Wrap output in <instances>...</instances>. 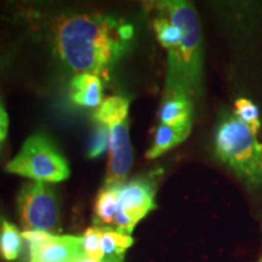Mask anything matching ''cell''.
I'll return each instance as SVG.
<instances>
[{
    "label": "cell",
    "mask_w": 262,
    "mask_h": 262,
    "mask_svg": "<svg viewBox=\"0 0 262 262\" xmlns=\"http://www.w3.org/2000/svg\"><path fill=\"white\" fill-rule=\"evenodd\" d=\"M133 35V26L113 16L71 14L57 19L54 44L61 60L78 74L103 75L120 60Z\"/></svg>",
    "instance_id": "6da1fadb"
},
{
    "label": "cell",
    "mask_w": 262,
    "mask_h": 262,
    "mask_svg": "<svg viewBox=\"0 0 262 262\" xmlns=\"http://www.w3.org/2000/svg\"><path fill=\"white\" fill-rule=\"evenodd\" d=\"M160 14L181 29V41L168 51L165 90L181 91L198 98L203 91V35L194 5L185 0H169L158 4Z\"/></svg>",
    "instance_id": "7a4b0ae2"
},
{
    "label": "cell",
    "mask_w": 262,
    "mask_h": 262,
    "mask_svg": "<svg viewBox=\"0 0 262 262\" xmlns=\"http://www.w3.org/2000/svg\"><path fill=\"white\" fill-rule=\"evenodd\" d=\"M258 133L233 113H226L214 135L217 159L249 187L262 185V142Z\"/></svg>",
    "instance_id": "3957f363"
},
{
    "label": "cell",
    "mask_w": 262,
    "mask_h": 262,
    "mask_svg": "<svg viewBox=\"0 0 262 262\" xmlns=\"http://www.w3.org/2000/svg\"><path fill=\"white\" fill-rule=\"evenodd\" d=\"M6 172L38 182H61L70 178V166L60 149L44 134H33L5 166Z\"/></svg>",
    "instance_id": "277c9868"
},
{
    "label": "cell",
    "mask_w": 262,
    "mask_h": 262,
    "mask_svg": "<svg viewBox=\"0 0 262 262\" xmlns=\"http://www.w3.org/2000/svg\"><path fill=\"white\" fill-rule=\"evenodd\" d=\"M17 212L25 231H61V206L58 198L48 183L33 181L21 187L17 195Z\"/></svg>",
    "instance_id": "5b68a950"
},
{
    "label": "cell",
    "mask_w": 262,
    "mask_h": 262,
    "mask_svg": "<svg viewBox=\"0 0 262 262\" xmlns=\"http://www.w3.org/2000/svg\"><path fill=\"white\" fill-rule=\"evenodd\" d=\"M156 187L150 179L139 178L119 188L118 210L113 227L124 234H131L135 226L156 208Z\"/></svg>",
    "instance_id": "8992f818"
},
{
    "label": "cell",
    "mask_w": 262,
    "mask_h": 262,
    "mask_svg": "<svg viewBox=\"0 0 262 262\" xmlns=\"http://www.w3.org/2000/svg\"><path fill=\"white\" fill-rule=\"evenodd\" d=\"M28 243L29 262H75L84 257L83 239L38 231H24Z\"/></svg>",
    "instance_id": "52a82bcc"
},
{
    "label": "cell",
    "mask_w": 262,
    "mask_h": 262,
    "mask_svg": "<svg viewBox=\"0 0 262 262\" xmlns=\"http://www.w3.org/2000/svg\"><path fill=\"white\" fill-rule=\"evenodd\" d=\"M110 157L104 185L122 186L133 165V147L127 120L110 127Z\"/></svg>",
    "instance_id": "ba28073f"
},
{
    "label": "cell",
    "mask_w": 262,
    "mask_h": 262,
    "mask_svg": "<svg viewBox=\"0 0 262 262\" xmlns=\"http://www.w3.org/2000/svg\"><path fill=\"white\" fill-rule=\"evenodd\" d=\"M193 98L181 91L164 90L159 108V122L164 125H192Z\"/></svg>",
    "instance_id": "9c48e42d"
},
{
    "label": "cell",
    "mask_w": 262,
    "mask_h": 262,
    "mask_svg": "<svg viewBox=\"0 0 262 262\" xmlns=\"http://www.w3.org/2000/svg\"><path fill=\"white\" fill-rule=\"evenodd\" d=\"M71 97L78 106L97 108L102 103V84L97 75L77 74L71 83Z\"/></svg>",
    "instance_id": "30bf717a"
},
{
    "label": "cell",
    "mask_w": 262,
    "mask_h": 262,
    "mask_svg": "<svg viewBox=\"0 0 262 262\" xmlns=\"http://www.w3.org/2000/svg\"><path fill=\"white\" fill-rule=\"evenodd\" d=\"M192 131V125L172 126L159 124L155 131L153 143L147 150V159H156L163 156L173 147L182 143L189 136Z\"/></svg>",
    "instance_id": "8fae6325"
},
{
    "label": "cell",
    "mask_w": 262,
    "mask_h": 262,
    "mask_svg": "<svg viewBox=\"0 0 262 262\" xmlns=\"http://www.w3.org/2000/svg\"><path fill=\"white\" fill-rule=\"evenodd\" d=\"M119 188L120 186L104 185L98 192L94 206V222L97 227L106 226V228H110V226L114 225L119 201Z\"/></svg>",
    "instance_id": "7c38bea8"
},
{
    "label": "cell",
    "mask_w": 262,
    "mask_h": 262,
    "mask_svg": "<svg viewBox=\"0 0 262 262\" xmlns=\"http://www.w3.org/2000/svg\"><path fill=\"white\" fill-rule=\"evenodd\" d=\"M129 100L122 96H111L104 98L102 103L96 108L93 114L94 120L108 127L126 120L129 112Z\"/></svg>",
    "instance_id": "4fadbf2b"
},
{
    "label": "cell",
    "mask_w": 262,
    "mask_h": 262,
    "mask_svg": "<svg viewBox=\"0 0 262 262\" xmlns=\"http://www.w3.org/2000/svg\"><path fill=\"white\" fill-rule=\"evenodd\" d=\"M134 243V239L129 234L120 233L112 228H104L101 238L103 261L123 262L124 254Z\"/></svg>",
    "instance_id": "5bb4252c"
},
{
    "label": "cell",
    "mask_w": 262,
    "mask_h": 262,
    "mask_svg": "<svg viewBox=\"0 0 262 262\" xmlns=\"http://www.w3.org/2000/svg\"><path fill=\"white\" fill-rule=\"evenodd\" d=\"M22 233L11 222L3 220L0 228V257L5 261H14L22 250Z\"/></svg>",
    "instance_id": "9a60e30c"
},
{
    "label": "cell",
    "mask_w": 262,
    "mask_h": 262,
    "mask_svg": "<svg viewBox=\"0 0 262 262\" xmlns=\"http://www.w3.org/2000/svg\"><path fill=\"white\" fill-rule=\"evenodd\" d=\"M153 29H155L157 39L160 42V45L166 50H173L178 48V45L181 41V29L179 26L172 24L170 19L158 12V16H156L153 19Z\"/></svg>",
    "instance_id": "2e32d148"
},
{
    "label": "cell",
    "mask_w": 262,
    "mask_h": 262,
    "mask_svg": "<svg viewBox=\"0 0 262 262\" xmlns=\"http://www.w3.org/2000/svg\"><path fill=\"white\" fill-rule=\"evenodd\" d=\"M110 127L103 124H95L88 141V158L95 159L102 156L110 148Z\"/></svg>",
    "instance_id": "e0dca14e"
},
{
    "label": "cell",
    "mask_w": 262,
    "mask_h": 262,
    "mask_svg": "<svg viewBox=\"0 0 262 262\" xmlns=\"http://www.w3.org/2000/svg\"><path fill=\"white\" fill-rule=\"evenodd\" d=\"M233 114L241 122L247 124V125L254 127L257 131L261 130L262 123L260 118V111H258L256 104L254 103V101L245 97H241L235 100Z\"/></svg>",
    "instance_id": "ac0fdd59"
},
{
    "label": "cell",
    "mask_w": 262,
    "mask_h": 262,
    "mask_svg": "<svg viewBox=\"0 0 262 262\" xmlns=\"http://www.w3.org/2000/svg\"><path fill=\"white\" fill-rule=\"evenodd\" d=\"M104 228L90 227L85 231L83 235V254L84 257L93 261H103L102 249H101V238H102Z\"/></svg>",
    "instance_id": "d6986e66"
},
{
    "label": "cell",
    "mask_w": 262,
    "mask_h": 262,
    "mask_svg": "<svg viewBox=\"0 0 262 262\" xmlns=\"http://www.w3.org/2000/svg\"><path fill=\"white\" fill-rule=\"evenodd\" d=\"M8 129H9V118L6 114L4 107L0 104V146L4 142L6 136H8Z\"/></svg>",
    "instance_id": "ffe728a7"
},
{
    "label": "cell",
    "mask_w": 262,
    "mask_h": 262,
    "mask_svg": "<svg viewBox=\"0 0 262 262\" xmlns=\"http://www.w3.org/2000/svg\"><path fill=\"white\" fill-rule=\"evenodd\" d=\"M75 262H98V261H93V260H90V258L81 257V258H79V260L75 261ZM100 262H106V261H100Z\"/></svg>",
    "instance_id": "44dd1931"
},
{
    "label": "cell",
    "mask_w": 262,
    "mask_h": 262,
    "mask_svg": "<svg viewBox=\"0 0 262 262\" xmlns=\"http://www.w3.org/2000/svg\"><path fill=\"white\" fill-rule=\"evenodd\" d=\"M2 224H3V219L0 217V228H2Z\"/></svg>",
    "instance_id": "7402d4cb"
},
{
    "label": "cell",
    "mask_w": 262,
    "mask_h": 262,
    "mask_svg": "<svg viewBox=\"0 0 262 262\" xmlns=\"http://www.w3.org/2000/svg\"><path fill=\"white\" fill-rule=\"evenodd\" d=\"M258 262H262V255H261V257H260V260H258Z\"/></svg>",
    "instance_id": "603a6c76"
}]
</instances>
